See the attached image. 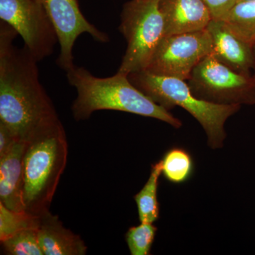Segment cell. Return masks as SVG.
Returning <instances> with one entry per match:
<instances>
[{
	"label": "cell",
	"instance_id": "obj_1",
	"mask_svg": "<svg viewBox=\"0 0 255 255\" xmlns=\"http://www.w3.org/2000/svg\"><path fill=\"white\" fill-rule=\"evenodd\" d=\"M18 33L0 21V123L16 140L30 142L61 125L27 48L14 45Z\"/></svg>",
	"mask_w": 255,
	"mask_h": 255
},
{
	"label": "cell",
	"instance_id": "obj_2",
	"mask_svg": "<svg viewBox=\"0 0 255 255\" xmlns=\"http://www.w3.org/2000/svg\"><path fill=\"white\" fill-rule=\"evenodd\" d=\"M66 73L69 84L77 91L71 107L76 121L86 120L97 111L113 110L157 119L175 128L182 127L179 119L134 86L127 75L117 72L109 78H97L75 65Z\"/></svg>",
	"mask_w": 255,
	"mask_h": 255
},
{
	"label": "cell",
	"instance_id": "obj_3",
	"mask_svg": "<svg viewBox=\"0 0 255 255\" xmlns=\"http://www.w3.org/2000/svg\"><path fill=\"white\" fill-rule=\"evenodd\" d=\"M68 145L63 124L26 143L23 155L25 211L38 216L49 211L66 167Z\"/></svg>",
	"mask_w": 255,
	"mask_h": 255
},
{
	"label": "cell",
	"instance_id": "obj_4",
	"mask_svg": "<svg viewBox=\"0 0 255 255\" xmlns=\"http://www.w3.org/2000/svg\"><path fill=\"white\" fill-rule=\"evenodd\" d=\"M128 78L140 91L166 110L180 107L189 112L204 128L211 149H220L224 145L226 121L237 113L241 106L219 105L201 100L180 79L157 76L145 70L129 74Z\"/></svg>",
	"mask_w": 255,
	"mask_h": 255
},
{
	"label": "cell",
	"instance_id": "obj_5",
	"mask_svg": "<svg viewBox=\"0 0 255 255\" xmlns=\"http://www.w3.org/2000/svg\"><path fill=\"white\" fill-rule=\"evenodd\" d=\"M159 0H130L124 4L119 30L127 40L125 54L118 73L129 74L147 68L164 36Z\"/></svg>",
	"mask_w": 255,
	"mask_h": 255
},
{
	"label": "cell",
	"instance_id": "obj_6",
	"mask_svg": "<svg viewBox=\"0 0 255 255\" xmlns=\"http://www.w3.org/2000/svg\"><path fill=\"white\" fill-rule=\"evenodd\" d=\"M187 81L201 100L223 105H255L254 77L235 71L212 53L196 65Z\"/></svg>",
	"mask_w": 255,
	"mask_h": 255
},
{
	"label": "cell",
	"instance_id": "obj_7",
	"mask_svg": "<svg viewBox=\"0 0 255 255\" xmlns=\"http://www.w3.org/2000/svg\"><path fill=\"white\" fill-rule=\"evenodd\" d=\"M212 51V38L207 28L164 36L145 70L157 76L187 81L196 65Z\"/></svg>",
	"mask_w": 255,
	"mask_h": 255
},
{
	"label": "cell",
	"instance_id": "obj_8",
	"mask_svg": "<svg viewBox=\"0 0 255 255\" xmlns=\"http://www.w3.org/2000/svg\"><path fill=\"white\" fill-rule=\"evenodd\" d=\"M0 21L17 32L38 62L52 55L58 43L56 30L38 0H0Z\"/></svg>",
	"mask_w": 255,
	"mask_h": 255
},
{
	"label": "cell",
	"instance_id": "obj_9",
	"mask_svg": "<svg viewBox=\"0 0 255 255\" xmlns=\"http://www.w3.org/2000/svg\"><path fill=\"white\" fill-rule=\"evenodd\" d=\"M56 30L60 53L57 64L68 72L74 65L73 47L82 33H89L100 43L110 41L108 35L89 22L80 9L78 0H38Z\"/></svg>",
	"mask_w": 255,
	"mask_h": 255
},
{
	"label": "cell",
	"instance_id": "obj_10",
	"mask_svg": "<svg viewBox=\"0 0 255 255\" xmlns=\"http://www.w3.org/2000/svg\"><path fill=\"white\" fill-rule=\"evenodd\" d=\"M164 20V36L206 29L213 19L202 0H159Z\"/></svg>",
	"mask_w": 255,
	"mask_h": 255
},
{
	"label": "cell",
	"instance_id": "obj_11",
	"mask_svg": "<svg viewBox=\"0 0 255 255\" xmlns=\"http://www.w3.org/2000/svg\"><path fill=\"white\" fill-rule=\"evenodd\" d=\"M207 29L215 58L238 73L253 75V46L233 33L223 20H211Z\"/></svg>",
	"mask_w": 255,
	"mask_h": 255
},
{
	"label": "cell",
	"instance_id": "obj_12",
	"mask_svg": "<svg viewBox=\"0 0 255 255\" xmlns=\"http://www.w3.org/2000/svg\"><path fill=\"white\" fill-rule=\"evenodd\" d=\"M38 242L43 255H85L87 247L78 235L63 226L50 211L38 216Z\"/></svg>",
	"mask_w": 255,
	"mask_h": 255
},
{
	"label": "cell",
	"instance_id": "obj_13",
	"mask_svg": "<svg viewBox=\"0 0 255 255\" xmlns=\"http://www.w3.org/2000/svg\"><path fill=\"white\" fill-rule=\"evenodd\" d=\"M26 143L18 140L6 155L0 157V202L15 211H25L23 162Z\"/></svg>",
	"mask_w": 255,
	"mask_h": 255
},
{
	"label": "cell",
	"instance_id": "obj_14",
	"mask_svg": "<svg viewBox=\"0 0 255 255\" xmlns=\"http://www.w3.org/2000/svg\"><path fill=\"white\" fill-rule=\"evenodd\" d=\"M162 174V161L160 160L152 166L147 182L141 190L134 196L140 223H154L158 219L159 205L157 191L159 177Z\"/></svg>",
	"mask_w": 255,
	"mask_h": 255
},
{
	"label": "cell",
	"instance_id": "obj_15",
	"mask_svg": "<svg viewBox=\"0 0 255 255\" xmlns=\"http://www.w3.org/2000/svg\"><path fill=\"white\" fill-rule=\"evenodd\" d=\"M223 21L233 33L253 46L255 43V1L240 0Z\"/></svg>",
	"mask_w": 255,
	"mask_h": 255
},
{
	"label": "cell",
	"instance_id": "obj_16",
	"mask_svg": "<svg viewBox=\"0 0 255 255\" xmlns=\"http://www.w3.org/2000/svg\"><path fill=\"white\" fill-rule=\"evenodd\" d=\"M162 174L169 182L182 184L190 178L194 164L189 152L182 148H172L162 159Z\"/></svg>",
	"mask_w": 255,
	"mask_h": 255
},
{
	"label": "cell",
	"instance_id": "obj_17",
	"mask_svg": "<svg viewBox=\"0 0 255 255\" xmlns=\"http://www.w3.org/2000/svg\"><path fill=\"white\" fill-rule=\"evenodd\" d=\"M38 216L26 211L10 210L0 202V241L23 230L38 227Z\"/></svg>",
	"mask_w": 255,
	"mask_h": 255
},
{
	"label": "cell",
	"instance_id": "obj_18",
	"mask_svg": "<svg viewBox=\"0 0 255 255\" xmlns=\"http://www.w3.org/2000/svg\"><path fill=\"white\" fill-rule=\"evenodd\" d=\"M1 243L8 255H43L38 242L37 228L23 230Z\"/></svg>",
	"mask_w": 255,
	"mask_h": 255
},
{
	"label": "cell",
	"instance_id": "obj_19",
	"mask_svg": "<svg viewBox=\"0 0 255 255\" xmlns=\"http://www.w3.org/2000/svg\"><path fill=\"white\" fill-rule=\"evenodd\" d=\"M157 231L153 223H140L139 226L129 228L126 234V241L130 255H150Z\"/></svg>",
	"mask_w": 255,
	"mask_h": 255
},
{
	"label": "cell",
	"instance_id": "obj_20",
	"mask_svg": "<svg viewBox=\"0 0 255 255\" xmlns=\"http://www.w3.org/2000/svg\"><path fill=\"white\" fill-rule=\"evenodd\" d=\"M209 8L213 19L223 20L240 0H202Z\"/></svg>",
	"mask_w": 255,
	"mask_h": 255
},
{
	"label": "cell",
	"instance_id": "obj_21",
	"mask_svg": "<svg viewBox=\"0 0 255 255\" xmlns=\"http://www.w3.org/2000/svg\"><path fill=\"white\" fill-rule=\"evenodd\" d=\"M18 141L4 124L0 123V157L6 155Z\"/></svg>",
	"mask_w": 255,
	"mask_h": 255
},
{
	"label": "cell",
	"instance_id": "obj_22",
	"mask_svg": "<svg viewBox=\"0 0 255 255\" xmlns=\"http://www.w3.org/2000/svg\"><path fill=\"white\" fill-rule=\"evenodd\" d=\"M253 59H254V62H253V76L254 77V78L255 79V43L254 45H253Z\"/></svg>",
	"mask_w": 255,
	"mask_h": 255
},
{
	"label": "cell",
	"instance_id": "obj_23",
	"mask_svg": "<svg viewBox=\"0 0 255 255\" xmlns=\"http://www.w3.org/2000/svg\"><path fill=\"white\" fill-rule=\"evenodd\" d=\"M244 1H255V0H244Z\"/></svg>",
	"mask_w": 255,
	"mask_h": 255
}]
</instances>
